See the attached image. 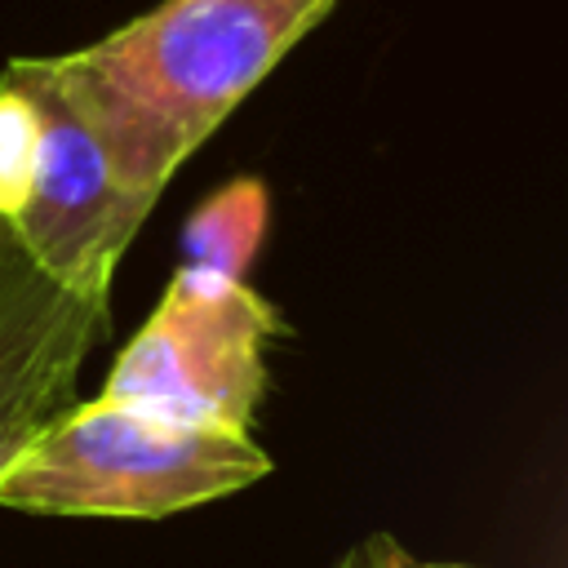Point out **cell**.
<instances>
[{
  "instance_id": "1",
  "label": "cell",
  "mask_w": 568,
  "mask_h": 568,
  "mask_svg": "<svg viewBox=\"0 0 568 568\" xmlns=\"http://www.w3.org/2000/svg\"><path fill=\"white\" fill-rule=\"evenodd\" d=\"M337 0H160L102 40L53 53L124 173L160 200L213 129Z\"/></svg>"
},
{
  "instance_id": "2",
  "label": "cell",
  "mask_w": 568,
  "mask_h": 568,
  "mask_svg": "<svg viewBox=\"0 0 568 568\" xmlns=\"http://www.w3.org/2000/svg\"><path fill=\"white\" fill-rule=\"evenodd\" d=\"M271 475L244 430L182 426L120 399L53 413L0 470V506L62 519H169Z\"/></svg>"
},
{
  "instance_id": "3",
  "label": "cell",
  "mask_w": 568,
  "mask_h": 568,
  "mask_svg": "<svg viewBox=\"0 0 568 568\" xmlns=\"http://www.w3.org/2000/svg\"><path fill=\"white\" fill-rule=\"evenodd\" d=\"M284 333V315L248 280L182 262L151 320L115 355L102 395L182 426L253 435L271 390L266 346Z\"/></svg>"
},
{
  "instance_id": "4",
  "label": "cell",
  "mask_w": 568,
  "mask_h": 568,
  "mask_svg": "<svg viewBox=\"0 0 568 568\" xmlns=\"http://www.w3.org/2000/svg\"><path fill=\"white\" fill-rule=\"evenodd\" d=\"M4 80L22 84L40 106V169L27 209L9 222L36 266L80 297L111 302V280L138 226L155 209L84 111L67 75L49 58H13Z\"/></svg>"
},
{
  "instance_id": "5",
  "label": "cell",
  "mask_w": 568,
  "mask_h": 568,
  "mask_svg": "<svg viewBox=\"0 0 568 568\" xmlns=\"http://www.w3.org/2000/svg\"><path fill=\"white\" fill-rule=\"evenodd\" d=\"M111 328V302L49 280L0 222V470L67 404L89 351Z\"/></svg>"
},
{
  "instance_id": "6",
  "label": "cell",
  "mask_w": 568,
  "mask_h": 568,
  "mask_svg": "<svg viewBox=\"0 0 568 568\" xmlns=\"http://www.w3.org/2000/svg\"><path fill=\"white\" fill-rule=\"evenodd\" d=\"M266 222H271V195L257 178H235L226 186H217L213 195H204L195 204V213L182 226V262L231 275V280H248L257 248L266 240Z\"/></svg>"
},
{
  "instance_id": "7",
  "label": "cell",
  "mask_w": 568,
  "mask_h": 568,
  "mask_svg": "<svg viewBox=\"0 0 568 568\" xmlns=\"http://www.w3.org/2000/svg\"><path fill=\"white\" fill-rule=\"evenodd\" d=\"M40 138V106L22 84L0 75V222H13L36 191Z\"/></svg>"
},
{
  "instance_id": "8",
  "label": "cell",
  "mask_w": 568,
  "mask_h": 568,
  "mask_svg": "<svg viewBox=\"0 0 568 568\" xmlns=\"http://www.w3.org/2000/svg\"><path fill=\"white\" fill-rule=\"evenodd\" d=\"M377 568H475V564H439V559H417V555H408L390 532H382V559H377Z\"/></svg>"
},
{
  "instance_id": "9",
  "label": "cell",
  "mask_w": 568,
  "mask_h": 568,
  "mask_svg": "<svg viewBox=\"0 0 568 568\" xmlns=\"http://www.w3.org/2000/svg\"><path fill=\"white\" fill-rule=\"evenodd\" d=\"M377 559H382V532H373V537L355 541L351 550H342L333 568H377Z\"/></svg>"
}]
</instances>
